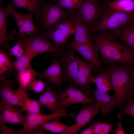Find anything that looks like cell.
Masks as SVG:
<instances>
[{
	"label": "cell",
	"instance_id": "obj_40",
	"mask_svg": "<svg viewBox=\"0 0 134 134\" xmlns=\"http://www.w3.org/2000/svg\"><path fill=\"white\" fill-rule=\"evenodd\" d=\"M38 100L40 105L48 109L49 106L48 101L42 94L39 96Z\"/></svg>",
	"mask_w": 134,
	"mask_h": 134
},
{
	"label": "cell",
	"instance_id": "obj_31",
	"mask_svg": "<svg viewBox=\"0 0 134 134\" xmlns=\"http://www.w3.org/2000/svg\"><path fill=\"white\" fill-rule=\"evenodd\" d=\"M13 86L12 82L10 80L0 81V94L2 99L6 100L10 98L13 92Z\"/></svg>",
	"mask_w": 134,
	"mask_h": 134
},
{
	"label": "cell",
	"instance_id": "obj_32",
	"mask_svg": "<svg viewBox=\"0 0 134 134\" xmlns=\"http://www.w3.org/2000/svg\"><path fill=\"white\" fill-rule=\"evenodd\" d=\"M32 59L30 56L25 54L22 59L17 58L13 63L14 69L18 73L22 71L31 65L30 62Z\"/></svg>",
	"mask_w": 134,
	"mask_h": 134
},
{
	"label": "cell",
	"instance_id": "obj_41",
	"mask_svg": "<svg viewBox=\"0 0 134 134\" xmlns=\"http://www.w3.org/2000/svg\"><path fill=\"white\" fill-rule=\"evenodd\" d=\"M94 123L87 128L83 131L80 133L81 134H93L94 132Z\"/></svg>",
	"mask_w": 134,
	"mask_h": 134
},
{
	"label": "cell",
	"instance_id": "obj_45",
	"mask_svg": "<svg viewBox=\"0 0 134 134\" xmlns=\"http://www.w3.org/2000/svg\"><path fill=\"white\" fill-rule=\"evenodd\" d=\"M54 0V1H56L58 0Z\"/></svg>",
	"mask_w": 134,
	"mask_h": 134
},
{
	"label": "cell",
	"instance_id": "obj_14",
	"mask_svg": "<svg viewBox=\"0 0 134 134\" xmlns=\"http://www.w3.org/2000/svg\"><path fill=\"white\" fill-rule=\"evenodd\" d=\"M52 58V64L44 72L39 73L37 77L39 79H46L47 82L55 86L60 92L63 80L61 64L58 61V58L54 54Z\"/></svg>",
	"mask_w": 134,
	"mask_h": 134
},
{
	"label": "cell",
	"instance_id": "obj_5",
	"mask_svg": "<svg viewBox=\"0 0 134 134\" xmlns=\"http://www.w3.org/2000/svg\"><path fill=\"white\" fill-rule=\"evenodd\" d=\"M21 43L25 54L32 58L45 52H52L59 58L65 52L67 46H58L48 37L39 34H32L22 38Z\"/></svg>",
	"mask_w": 134,
	"mask_h": 134
},
{
	"label": "cell",
	"instance_id": "obj_43",
	"mask_svg": "<svg viewBox=\"0 0 134 134\" xmlns=\"http://www.w3.org/2000/svg\"><path fill=\"white\" fill-rule=\"evenodd\" d=\"M132 74L133 76V78L134 79V68L133 69V70H132Z\"/></svg>",
	"mask_w": 134,
	"mask_h": 134
},
{
	"label": "cell",
	"instance_id": "obj_28",
	"mask_svg": "<svg viewBox=\"0 0 134 134\" xmlns=\"http://www.w3.org/2000/svg\"><path fill=\"white\" fill-rule=\"evenodd\" d=\"M40 105L38 100L31 99L28 96L24 100L21 108L27 114H37L41 113Z\"/></svg>",
	"mask_w": 134,
	"mask_h": 134
},
{
	"label": "cell",
	"instance_id": "obj_37",
	"mask_svg": "<svg viewBox=\"0 0 134 134\" xmlns=\"http://www.w3.org/2000/svg\"><path fill=\"white\" fill-rule=\"evenodd\" d=\"M1 134H19L18 131L14 130L5 125V124H0Z\"/></svg>",
	"mask_w": 134,
	"mask_h": 134
},
{
	"label": "cell",
	"instance_id": "obj_11",
	"mask_svg": "<svg viewBox=\"0 0 134 134\" xmlns=\"http://www.w3.org/2000/svg\"><path fill=\"white\" fill-rule=\"evenodd\" d=\"M73 25V21L70 19L61 21L48 33L47 37L57 46L65 45L69 37L74 34Z\"/></svg>",
	"mask_w": 134,
	"mask_h": 134
},
{
	"label": "cell",
	"instance_id": "obj_8",
	"mask_svg": "<svg viewBox=\"0 0 134 134\" xmlns=\"http://www.w3.org/2000/svg\"><path fill=\"white\" fill-rule=\"evenodd\" d=\"M8 11L17 23L18 31L15 33L19 40L20 38L32 34H39L37 27L34 25L33 20V14L30 13L25 14L19 12L14 9L12 3L8 5Z\"/></svg>",
	"mask_w": 134,
	"mask_h": 134
},
{
	"label": "cell",
	"instance_id": "obj_29",
	"mask_svg": "<svg viewBox=\"0 0 134 134\" xmlns=\"http://www.w3.org/2000/svg\"><path fill=\"white\" fill-rule=\"evenodd\" d=\"M41 94L48 101L49 106L48 109L52 112H54L58 100L56 90L52 87L49 86Z\"/></svg>",
	"mask_w": 134,
	"mask_h": 134
},
{
	"label": "cell",
	"instance_id": "obj_36",
	"mask_svg": "<svg viewBox=\"0 0 134 134\" xmlns=\"http://www.w3.org/2000/svg\"><path fill=\"white\" fill-rule=\"evenodd\" d=\"M120 112L122 114L128 115L134 118V100L132 99Z\"/></svg>",
	"mask_w": 134,
	"mask_h": 134
},
{
	"label": "cell",
	"instance_id": "obj_7",
	"mask_svg": "<svg viewBox=\"0 0 134 134\" xmlns=\"http://www.w3.org/2000/svg\"><path fill=\"white\" fill-rule=\"evenodd\" d=\"M67 106L61 101H58L55 111L49 114H43L41 113L37 114H27L26 121L23 126V128L18 131L19 134L25 133L34 127L40 126L43 124L51 120L57 119L64 116H69L73 118L75 113L73 112L70 113H66Z\"/></svg>",
	"mask_w": 134,
	"mask_h": 134
},
{
	"label": "cell",
	"instance_id": "obj_27",
	"mask_svg": "<svg viewBox=\"0 0 134 134\" xmlns=\"http://www.w3.org/2000/svg\"><path fill=\"white\" fill-rule=\"evenodd\" d=\"M39 73L34 70L30 65L27 68L18 73V80L20 86L25 89L32 80L37 77Z\"/></svg>",
	"mask_w": 134,
	"mask_h": 134
},
{
	"label": "cell",
	"instance_id": "obj_34",
	"mask_svg": "<svg viewBox=\"0 0 134 134\" xmlns=\"http://www.w3.org/2000/svg\"><path fill=\"white\" fill-rule=\"evenodd\" d=\"M84 0H58L54 2L60 6L66 9L75 10Z\"/></svg>",
	"mask_w": 134,
	"mask_h": 134
},
{
	"label": "cell",
	"instance_id": "obj_19",
	"mask_svg": "<svg viewBox=\"0 0 134 134\" xmlns=\"http://www.w3.org/2000/svg\"><path fill=\"white\" fill-rule=\"evenodd\" d=\"M8 5L3 8H0V47L1 49L7 52L11 48L8 38L7 20L9 15Z\"/></svg>",
	"mask_w": 134,
	"mask_h": 134
},
{
	"label": "cell",
	"instance_id": "obj_1",
	"mask_svg": "<svg viewBox=\"0 0 134 134\" xmlns=\"http://www.w3.org/2000/svg\"><path fill=\"white\" fill-rule=\"evenodd\" d=\"M90 34L102 62L106 64L116 62L134 64V51L127 44L120 42L114 34L103 32Z\"/></svg>",
	"mask_w": 134,
	"mask_h": 134
},
{
	"label": "cell",
	"instance_id": "obj_9",
	"mask_svg": "<svg viewBox=\"0 0 134 134\" xmlns=\"http://www.w3.org/2000/svg\"><path fill=\"white\" fill-rule=\"evenodd\" d=\"M67 45L78 53L89 63L92 65V72L97 74L104 71L105 67L103 66L98 54V50L94 44L83 43L77 44L72 42Z\"/></svg>",
	"mask_w": 134,
	"mask_h": 134
},
{
	"label": "cell",
	"instance_id": "obj_35",
	"mask_svg": "<svg viewBox=\"0 0 134 134\" xmlns=\"http://www.w3.org/2000/svg\"><path fill=\"white\" fill-rule=\"evenodd\" d=\"M21 39L20 38L18 42L9 51V54L10 56L15 57L20 59L24 57L25 53L21 44Z\"/></svg>",
	"mask_w": 134,
	"mask_h": 134
},
{
	"label": "cell",
	"instance_id": "obj_10",
	"mask_svg": "<svg viewBox=\"0 0 134 134\" xmlns=\"http://www.w3.org/2000/svg\"><path fill=\"white\" fill-rule=\"evenodd\" d=\"M66 45L65 52L58 59L62 65L63 77L65 83L74 82L79 69L78 57L75 56L74 50L67 44Z\"/></svg>",
	"mask_w": 134,
	"mask_h": 134
},
{
	"label": "cell",
	"instance_id": "obj_24",
	"mask_svg": "<svg viewBox=\"0 0 134 134\" xmlns=\"http://www.w3.org/2000/svg\"><path fill=\"white\" fill-rule=\"evenodd\" d=\"M7 52L0 50V81L5 80V74L12 71L14 68L13 63L7 54Z\"/></svg>",
	"mask_w": 134,
	"mask_h": 134
},
{
	"label": "cell",
	"instance_id": "obj_26",
	"mask_svg": "<svg viewBox=\"0 0 134 134\" xmlns=\"http://www.w3.org/2000/svg\"><path fill=\"white\" fill-rule=\"evenodd\" d=\"M28 97L26 90L20 86L18 88L13 90L12 95L9 99L6 100L2 99L12 106L21 108L24 100Z\"/></svg>",
	"mask_w": 134,
	"mask_h": 134
},
{
	"label": "cell",
	"instance_id": "obj_46",
	"mask_svg": "<svg viewBox=\"0 0 134 134\" xmlns=\"http://www.w3.org/2000/svg\"></svg>",
	"mask_w": 134,
	"mask_h": 134
},
{
	"label": "cell",
	"instance_id": "obj_38",
	"mask_svg": "<svg viewBox=\"0 0 134 134\" xmlns=\"http://www.w3.org/2000/svg\"><path fill=\"white\" fill-rule=\"evenodd\" d=\"M117 116L118 120L117 124L118 126L115 133L116 134H125L121 124L122 114L119 112L117 114Z\"/></svg>",
	"mask_w": 134,
	"mask_h": 134
},
{
	"label": "cell",
	"instance_id": "obj_6",
	"mask_svg": "<svg viewBox=\"0 0 134 134\" xmlns=\"http://www.w3.org/2000/svg\"><path fill=\"white\" fill-rule=\"evenodd\" d=\"M105 8L96 0H84L79 7L72 10L73 14L85 24L90 32L101 17Z\"/></svg>",
	"mask_w": 134,
	"mask_h": 134
},
{
	"label": "cell",
	"instance_id": "obj_2",
	"mask_svg": "<svg viewBox=\"0 0 134 134\" xmlns=\"http://www.w3.org/2000/svg\"><path fill=\"white\" fill-rule=\"evenodd\" d=\"M129 63L114 66L105 67L115 92L116 107L121 111L134 96V79Z\"/></svg>",
	"mask_w": 134,
	"mask_h": 134
},
{
	"label": "cell",
	"instance_id": "obj_13",
	"mask_svg": "<svg viewBox=\"0 0 134 134\" xmlns=\"http://www.w3.org/2000/svg\"><path fill=\"white\" fill-rule=\"evenodd\" d=\"M6 103L3 99L0 103V124L9 123L23 126L25 123L27 116L24 115L23 111L16 109Z\"/></svg>",
	"mask_w": 134,
	"mask_h": 134
},
{
	"label": "cell",
	"instance_id": "obj_3",
	"mask_svg": "<svg viewBox=\"0 0 134 134\" xmlns=\"http://www.w3.org/2000/svg\"><path fill=\"white\" fill-rule=\"evenodd\" d=\"M71 11L60 6L54 2L43 4L35 19L38 24L39 34L47 37L48 33L59 23L70 19Z\"/></svg>",
	"mask_w": 134,
	"mask_h": 134
},
{
	"label": "cell",
	"instance_id": "obj_15",
	"mask_svg": "<svg viewBox=\"0 0 134 134\" xmlns=\"http://www.w3.org/2000/svg\"><path fill=\"white\" fill-rule=\"evenodd\" d=\"M78 60L79 69L77 78L73 84L79 86L85 95H89L92 89L90 84L92 83L93 77L92 74L93 66L91 64L86 63L78 57Z\"/></svg>",
	"mask_w": 134,
	"mask_h": 134
},
{
	"label": "cell",
	"instance_id": "obj_20",
	"mask_svg": "<svg viewBox=\"0 0 134 134\" xmlns=\"http://www.w3.org/2000/svg\"><path fill=\"white\" fill-rule=\"evenodd\" d=\"M14 7L23 8L36 17L43 4L42 0H12Z\"/></svg>",
	"mask_w": 134,
	"mask_h": 134
},
{
	"label": "cell",
	"instance_id": "obj_42",
	"mask_svg": "<svg viewBox=\"0 0 134 134\" xmlns=\"http://www.w3.org/2000/svg\"><path fill=\"white\" fill-rule=\"evenodd\" d=\"M4 0H0V5H2L3 4V2Z\"/></svg>",
	"mask_w": 134,
	"mask_h": 134
},
{
	"label": "cell",
	"instance_id": "obj_17",
	"mask_svg": "<svg viewBox=\"0 0 134 134\" xmlns=\"http://www.w3.org/2000/svg\"><path fill=\"white\" fill-rule=\"evenodd\" d=\"M91 92L98 104L102 117L106 116L116 107V102L114 96H111L108 93L100 91L97 88H92Z\"/></svg>",
	"mask_w": 134,
	"mask_h": 134
},
{
	"label": "cell",
	"instance_id": "obj_21",
	"mask_svg": "<svg viewBox=\"0 0 134 134\" xmlns=\"http://www.w3.org/2000/svg\"><path fill=\"white\" fill-rule=\"evenodd\" d=\"M40 126L44 130L53 133L61 134H74L71 126H69L61 122L58 119L53 121L46 122Z\"/></svg>",
	"mask_w": 134,
	"mask_h": 134
},
{
	"label": "cell",
	"instance_id": "obj_25",
	"mask_svg": "<svg viewBox=\"0 0 134 134\" xmlns=\"http://www.w3.org/2000/svg\"><path fill=\"white\" fill-rule=\"evenodd\" d=\"M115 35L134 51V21Z\"/></svg>",
	"mask_w": 134,
	"mask_h": 134
},
{
	"label": "cell",
	"instance_id": "obj_23",
	"mask_svg": "<svg viewBox=\"0 0 134 134\" xmlns=\"http://www.w3.org/2000/svg\"><path fill=\"white\" fill-rule=\"evenodd\" d=\"M96 77L93 76L92 79V83L96 85L97 89L102 91L108 92L112 89V84L109 75L105 70L98 74Z\"/></svg>",
	"mask_w": 134,
	"mask_h": 134
},
{
	"label": "cell",
	"instance_id": "obj_18",
	"mask_svg": "<svg viewBox=\"0 0 134 134\" xmlns=\"http://www.w3.org/2000/svg\"><path fill=\"white\" fill-rule=\"evenodd\" d=\"M70 18L73 21L74 31V38L72 42L77 44L92 43L88 28L73 14L72 10Z\"/></svg>",
	"mask_w": 134,
	"mask_h": 134
},
{
	"label": "cell",
	"instance_id": "obj_22",
	"mask_svg": "<svg viewBox=\"0 0 134 134\" xmlns=\"http://www.w3.org/2000/svg\"><path fill=\"white\" fill-rule=\"evenodd\" d=\"M110 9L124 12L134 11V0H113L105 2Z\"/></svg>",
	"mask_w": 134,
	"mask_h": 134
},
{
	"label": "cell",
	"instance_id": "obj_33",
	"mask_svg": "<svg viewBox=\"0 0 134 134\" xmlns=\"http://www.w3.org/2000/svg\"><path fill=\"white\" fill-rule=\"evenodd\" d=\"M45 88V85L43 80L36 79L35 78L29 84L25 90L32 91L36 94H39L43 92Z\"/></svg>",
	"mask_w": 134,
	"mask_h": 134
},
{
	"label": "cell",
	"instance_id": "obj_30",
	"mask_svg": "<svg viewBox=\"0 0 134 134\" xmlns=\"http://www.w3.org/2000/svg\"><path fill=\"white\" fill-rule=\"evenodd\" d=\"M94 132L95 134H108L111 132H115L113 126L117 123H111L94 121Z\"/></svg>",
	"mask_w": 134,
	"mask_h": 134
},
{
	"label": "cell",
	"instance_id": "obj_16",
	"mask_svg": "<svg viewBox=\"0 0 134 134\" xmlns=\"http://www.w3.org/2000/svg\"><path fill=\"white\" fill-rule=\"evenodd\" d=\"M97 103L83 104L76 119L75 123L71 126L74 134H76L84 126L89 123L99 112Z\"/></svg>",
	"mask_w": 134,
	"mask_h": 134
},
{
	"label": "cell",
	"instance_id": "obj_12",
	"mask_svg": "<svg viewBox=\"0 0 134 134\" xmlns=\"http://www.w3.org/2000/svg\"><path fill=\"white\" fill-rule=\"evenodd\" d=\"M70 82L69 86L65 90L60 91L57 96L58 99L66 106L74 104H91L94 100L93 96L88 97L82 90L75 87Z\"/></svg>",
	"mask_w": 134,
	"mask_h": 134
},
{
	"label": "cell",
	"instance_id": "obj_39",
	"mask_svg": "<svg viewBox=\"0 0 134 134\" xmlns=\"http://www.w3.org/2000/svg\"><path fill=\"white\" fill-rule=\"evenodd\" d=\"M43 129L41 126H38L33 128L27 131V134H44Z\"/></svg>",
	"mask_w": 134,
	"mask_h": 134
},
{
	"label": "cell",
	"instance_id": "obj_44",
	"mask_svg": "<svg viewBox=\"0 0 134 134\" xmlns=\"http://www.w3.org/2000/svg\"><path fill=\"white\" fill-rule=\"evenodd\" d=\"M97 0L99 2V1H100V0Z\"/></svg>",
	"mask_w": 134,
	"mask_h": 134
},
{
	"label": "cell",
	"instance_id": "obj_4",
	"mask_svg": "<svg viewBox=\"0 0 134 134\" xmlns=\"http://www.w3.org/2000/svg\"><path fill=\"white\" fill-rule=\"evenodd\" d=\"M134 21V11L124 12L105 8L101 19L90 32H107L115 35Z\"/></svg>",
	"mask_w": 134,
	"mask_h": 134
}]
</instances>
